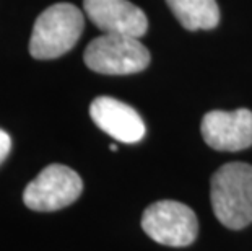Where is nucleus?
<instances>
[{
    "label": "nucleus",
    "instance_id": "0eeeda50",
    "mask_svg": "<svg viewBox=\"0 0 252 251\" xmlns=\"http://www.w3.org/2000/svg\"><path fill=\"white\" fill-rule=\"evenodd\" d=\"M88 18L106 35L142 38L148 30V18L142 8L127 0H83Z\"/></svg>",
    "mask_w": 252,
    "mask_h": 251
},
{
    "label": "nucleus",
    "instance_id": "6e6552de",
    "mask_svg": "<svg viewBox=\"0 0 252 251\" xmlns=\"http://www.w3.org/2000/svg\"><path fill=\"white\" fill-rule=\"evenodd\" d=\"M90 116L101 131L124 143L140 142L147 132L143 119L132 106L111 97L94 98Z\"/></svg>",
    "mask_w": 252,
    "mask_h": 251
},
{
    "label": "nucleus",
    "instance_id": "9d476101",
    "mask_svg": "<svg viewBox=\"0 0 252 251\" xmlns=\"http://www.w3.org/2000/svg\"><path fill=\"white\" fill-rule=\"evenodd\" d=\"M10 148H12V139L3 129H0V165L8 157Z\"/></svg>",
    "mask_w": 252,
    "mask_h": 251
},
{
    "label": "nucleus",
    "instance_id": "423d86ee",
    "mask_svg": "<svg viewBox=\"0 0 252 251\" xmlns=\"http://www.w3.org/2000/svg\"><path fill=\"white\" fill-rule=\"evenodd\" d=\"M208 147L221 152H238L252 145V111H210L200 126Z\"/></svg>",
    "mask_w": 252,
    "mask_h": 251
},
{
    "label": "nucleus",
    "instance_id": "f257e3e1",
    "mask_svg": "<svg viewBox=\"0 0 252 251\" xmlns=\"http://www.w3.org/2000/svg\"><path fill=\"white\" fill-rule=\"evenodd\" d=\"M210 199L220 222L231 230L252 223V165L233 162L212 176Z\"/></svg>",
    "mask_w": 252,
    "mask_h": 251
},
{
    "label": "nucleus",
    "instance_id": "1a4fd4ad",
    "mask_svg": "<svg viewBox=\"0 0 252 251\" xmlns=\"http://www.w3.org/2000/svg\"><path fill=\"white\" fill-rule=\"evenodd\" d=\"M166 3L186 30H212L220 21L217 0H166Z\"/></svg>",
    "mask_w": 252,
    "mask_h": 251
},
{
    "label": "nucleus",
    "instance_id": "39448f33",
    "mask_svg": "<svg viewBox=\"0 0 252 251\" xmlns=\"http://www.w3.org/2000/svg\"><path fill=\"white\" fill-rule=\"evenodd\" d=\"M83 191V181L65 165H49L26 186L23 201L36 212L61 211L73 204Z\"/></svg>",
    "mask_w": 252,
    "mask_h": 251
},
{
    "label": "nucleus",
    "instance_id": "9b49d317",
    "mask_svg": "<svg viewBox=\"0 0 252 251\" xmlns=\"http://www.w3.org/2000/svg\"><path fill=\"white\" fill-rule=\"evenodd\" d=\"M111 150H112V152H116V150H117V145H114V143H112V145H111Z\"/></svg>",
    "mask_w": 252,
    "mask_h": 251
},
{
    "label": "nucleus",
    "instance_id": "f03ea898",
    "mask_svg": "<svg viewBox=\"0 0 252 251\" xmlns=\"http://www.w3.org/2000/svg\"><path fill=\"white\" fill-rule=\"evenodd\" d=\"M85 30L83 12L72 3H56L37 17L30 39V54L49 61L77 44Z\"/></svg>",
    "mask_w": 252,
    "mask_h": 251
},
{
    "label": "nucleus",
    "instance_id": "7ed1b4c3",
    "mask_svg": "<svg viewBox=\"0 0 252 251\" xmlns=\"http://www.w3.org/2000/svg\"><path fill=\"white\" fill-rule=\"evenodd\" d=\"M83 59L88 69L96 73L128 75L145 71L152 57L138 38L104 33L90 42Z\"/></svg>",
    "mask_w": 252,
    "mask_h": 251
},
{
    "label": "nucleus",
    "instance_id": "20e7f679",
    "mask_svg": "<svg viewBox=\"0 0 252 251\" xmlns=\"http://www.w3.org/2000/svg\"><path fill=\"white\" fill-rule=\"evenodd\" d=\"M142 227L157 243L166 247H189L198 233L194 211L178 201H158L143 212Z\"/></svg>",
    "mask_w": 252,
    "mask_h": 251
}]
</instances>
